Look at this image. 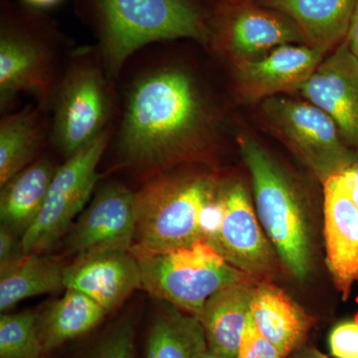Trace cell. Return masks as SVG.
<instances>
[{
	"label": "cell",
	"instance_id": "obj_1",
	"mask_svg": "<svg viewBox=\"0 0 358 358\" xmlns=\"http://www.w3.org/2000/svg\"><path fill=\"white\" fill-rule=\"evenodd\" d=\"M169 42L136 52L117 81L119 110L105 155L143 183L206 152L215 136L216 113L201 82Z\"/></svg>",
	"mask_w": 358,
	"mask_h": 358
},
{
	"label": "cell",
	"instance_id": "obj_2",
	"mask_svg": "<svg viewBox=\"0 0 358 358\" xmlns=\"http://www.w3.org/2000/svg\"><path fill=\"white\" fill-rule=\"evenodd\" d=\"M74 6L114 82L127 61L148 45L190 40L207 46L213 36L199 0H74Z\"/></svg>",
	"mask_w": 358,
	"mask_h": 358
},
{
	"label": "cell",
	"instance_id": "obj_3",
	"mask_svg": "<svg viewBox=\"0 0 358 358\" xmlns=\"http://www.w3.org/2000/svg\"><path fill=\"white\" fill-rule=\"evenodd\" d=\"M77 45L43 10L0 0V113L13 112L21 95L51 112Z\"/></svg>",
	"mask_w": 358,
	"mask_h": 358
},
{
	"label": "cell",
	"instance_id": "obj_4",
	"mask_svg": "<svg viewBox=\"0 0 358 358\" xmlns=\"http://www.w3.org/2000/svg\"><path fill=\"white\" fill-rule=\"evenodd\" d=\"M117 110V82L96 45L77 46L52 105L49 148L64 162L112 128Z\"/></svg>",
	"mask_w": 358,
	"mask_h": 358
},
{
	"label": "cell",
	"instance_id": "obj_5",
	"mask_svg": "<svg viewBox=\"0 0 358 358\" xmlns=\"http://www.w3.org/2000/svg\"><path fill=\"white\" fill-rule=\"evenodd\" d=\"M218 185L209 173L171 169L143 183L136 190V231L131 251L166 253L203 241L200 214Z\"/></svg>",
	"mask_w": 358,
	"mask_h": 358
},
{
	"label": "cell",
	"instance_id": "obj_6",
	"mask_svg": "<svg viewBox=\"0 0 358 358\" xmlns=\"http://www.w3.org/2000/svg\"><path fill=\"white\" fill-rule=\"evenodd\" d=\"M134 254L140 266L141 289L196 317L214 294L253 278L203 241L166 253Z\"/></svg>",
	"mask_w": 358,
	"mask_h": 358
},
{
	"label": "cell",
	"instance_id": "obj_7",
	"mask_svg": "<svg viewBox=\"0 0 358 358\" xmlns=\"http://www.w3.org/2000/svg\"><path fill=\"white\" fill-rule=\"evenodd\" d=\"M240 150L253 180L259 219L282 262L303 281L310 270L307 224L288 179L260 145L242 136Z\"/></svg>",
	"mask_w": 358,
	"mask_h": 358
},
{
	"label": "cell",
	"instance_id": "obj_8",
	"mask_svg": "<svg viewBox=\"0 0 358 358\" xmlns=\"http://www.w3.org/2000/svg\"><path fill=\"white\" fill-rule=\"evenodd\" d=\"M113 127L59 166L38 217L23 235L25 255L50 250L66 237L77 216L84 211L100 181L99 166Z\"/></svg>",
	"mask_w": 358,
	"mask_h": 358
},
{
	"label": "cell",
	"instance_id": "obj_9",
	"mask_svg": "<svg viewBox=\"0 0 358 358\" xmlns=\"http://www.w3.org/2000/svg\"><path fill=\"white\" fill-rule=\"evenodd\" d=\"M263 110L277 134L322 181L357 162V152L334 120L313 103L275 96L264 101Z\"/></svg>",
	"mask_w": 358,
	"mask_h": 358
},
{
	"label": "cell",
	"instance_id": "obj_10",
	"mask_svg": "<svg viewBox=\"0 0 358 358\" xmlns=\"http://www.w3.org/2000/svg\"><path fill=\"white\" fill-rule=\"evenodd\" d=\"M136 231V190L119 180L96 186L88 206L65 237L76 256L103 250H131Z\"/></svg>",
	"mask_w": 358,
	"mask_h": 358
},
{
	"label": "cell",
	"instance_id": "obj_11",
	"mask_svg": "<svg viewBox=\"0 0 358 358\" xmlns=\"http://www.w3.org/2000/svg\"><path fill=\"white\" fill-rule=\"evenodd\" d=\"M300 93L334 120L358 154V58L346 41L322 61Z\"/></svg>",
	"mask_w": 358,
	"mask_h": 358
},
{
	"label": "cell",
	"instance_id": "obj_12",
	"mask_svg": "<svg viewBox=\"0 0 358 358\" xmlns=\"http://www.w3.org/2000/svg\"><path fill=\"white\" fill-rule=\"evenodd\" d=\"M324 57L322 52L308 45H282L268 55L235 64L238 92L252 102L296 93Z\"/></svg>",
	"mask_w": 358,
	"mask_h": 358
},
{
	"label": "cell",
	"instance_id": "obj_13",
	"mask_svg": "<svg viewBox=\"0 0 358 358\" xmlns=\"http://www.w3.org/2000/svg\"><path fill=\"white\" fill-rule=\"evenodd\" d=\"M65 288L76 289L109 313L141 289L138 259L131 250H103L77 256L66 266Z\"/></svg>",
	"mask_w": 358,
	"mask_h": 358
},
{
	"label": "cell",
	"instance_id": "obj_14",
	"mask_svg": "<svg viewBox=\"0 0 358 358\" xmlns=\"http://www.w3.org/2000/svg\"><path fill=\"white\" fill-rule=\"evenodd\" d=\"M324 192L327 267L346 300L358 280V209L343 173L324 181Z\"/></svg>",
	"mask_w": 358,
	"mask_h": 358
},
{
	"label": "cell",
	"instance_id": "obj_15",
	"mask_svg": "<svg viewBox=\"0 0 358 358\" xmlns=\"http://www.w3.org/2000/svg\"><path fill=\"white\" fill-rule=\"evenodd\" d=\"M224 203L222 225L212 248L233 266L255 275L267 273L273 253L241 183L221 185Z\"/></svg>",
	"mask_w": 358,
	"mask_h": 358
},
{
	"label": "cell",
	"instance_id": "obj_16",
	"mask_svg": "<svg viewBox=\"0 0 358 358\" xmlns=\"http://www.w3.org/2000/svg\"><path fill=\"white\" fill-rule=\"evenodd\" d=\"M51 112L33 103L0 120V187L45 154L50 145Z\"/></svg>",
	"mask_w": 358,
	"mask_h": 358
},
{
	"label": "cell",
	"instance_id": "obj_17",
	"mask_svg": "<svg viewBox=\"0 0 358 358\" xmlns=\"http://www.w3.org/2000/svg\"><path fill=\"white\" fill-rule=\"evenodd\" d=\"M300 30L306 45L324 55L345 41L357 0H263Z\"/></svg>",
	"mask_w": 358,
	"mask_h": 358
},
{
	"label": "cell",
	"instance_id": "obj_18",
	"mask_svg": "<svg viewBox=\"0 0 358 358\" xmlns=\"http://www.w3.org/2000/svg\"><path fill=\"white\" fill-rule=\"evenodd\" d=\"M220 41L234 64L262 57L282 45L305 43L293 21L258 9L238 13L224 26Z\"/></svg>",
	"mask_w": 358,
	"mask_h": 358
},
{
	"label": "cell",
	"instance_id": "obj_19",
	"mask_svg": "<svg viewBox=\"0 0 358 358\" xmlns=\"http://www.w3.org/2000/svg\"><path fill=\"white\" fill-rule=\"evenodd\" d=\"M250 313L259 331L286 357L301 348L312 326L286 292L268 282L256 287Z\"/></svg>",
	"mask_w": 358,
	"mask_h": 358
},
{
	"label": "cell",
	"instance_id": "obj_20",
	"mask_svg": "<svg viewBox=\"0 0 358 358\" xmlns=\"http://www.w3.org/2000/svg\"><path fill=\"white\" fill-rule=\"evenodd\" d=\"M255 288L252 282L231 285L206 301L199 319L211 352L237 358Z\"/></svg>",
	"mask_w": 358,
	"mask_h": 358
},
{
	"label": "cell",
	"instance_id": "obj_21",
	"mask_svg": "<svg viewBox=\"0 0 358 358\" xmlns=\"http://www.w3.org/2000/svg\"><path fill=\"white\" fill-rule=\"evenodd\" d=\"M59 166L44 154L0 187L1 225L23 237L38 217Z\"/></svg>",
	"mask_w": 358,
	"mask_h": 358
},
{
	"label": "cell",
	"instance_id": "obj_22",
	"mask_svg": "<svg viewBox=\"0 0 358 358\" xmlns=\"http://www.w3.org/2000/svg\"><path fill=\"white\" fill-rule=\"evenodd\" d=\"M108 313L86 294L66 289L62 298L38 313L37 329L46 352L95 329Z\"/></svg>",
	"mask_w": 358,
	"mask_h": 358
},
{
	"label": "cell",
	"instance_id": "obj_23",
	"mask_svg": "<svg viewBox=\"0 0 358 358\" xmlns=\"http://www.w3.org/2000/svg\"><path fill=\"white\" fill-rule=\"evenodd\" d=\"M64 264L44 254H28L0 273V310L8 312L21 301L65 288Z\"/></svg>",
	"mask_w": 358,
	"mask_h": 358
},
{
	"label": "cell",
	"instance_id": "obj_24",
	"mask_svg": "<svg viewBox=\"0 0 358 358\" xmlns=\"http://www.w3.org/2000/svg\"><path fill=\"white\" fill-rule=\"evenodd\" d=\"M208 350L199 317L173 307L155 317L147 341V358H201Z\"/></svg>",
	"mask_w": 358,
	"mask_h": 358
},
{
	"label": "cell",
	"instance_id": "obj_25",
	"mask_svg": "<svg viewBox=\"0 0 358 358\" xmlns=\"http://www.w3.org/2000/svg\"><path fill=\"white\" fill-rule=\"evenodd\" d=\"M38 313H2L0 317V358H45L37 329Z\"/></svg>",
	"mask_w": 358,
	"mask_h": 358
},
{
	"label": "cell",
	"instance_id": "obj_26",
	"mask_svg": "<svg viewBox=\"0 0 358 358\" xmlns=\"http://www.w3.org/2000/svg\"><path fill=\"white\" fill-rule=\"evenodd\" d=\"M134 326L124 320L115 326L96 346L91 358H134Z\"/></svg>",
	"mask_w": 358,
	"mask_h": 358
},
{
	"label": "cell",
	"instance_id": "obj_27",
	"mask_svg": "<svg viewBox=\"0 0 358 358\" xmlns=\"http://www.w3.org/2000/svg\"><path fill=\"white\" fill-rule=\"evenodd\" d=\"M237 358H286V357L259 331L250 313L241 343H240Z\"/></svg>",
	"mask_w": 358,
	"mask_h": 358
},
{
	"label": "cell",
	"instance_id": "obj_28",
	"mask_svg": "<svg viewBox=\"0 0 358 358\" xmlns=\"http://www.w3.org/2000/svg\"><path fill=\"white\" fill-rule=\"evenodd\" d=\"M329 343L334 357L358 358V317L334 327Z\"/></svg>",
	"mask_w": 358,
	"mask_h": 358
},
{
	"label": "cell",
	"instance_id": "obj_29",
	"mask_svg": "<svg viewBox=\"0 0 358 358\" xmlns=\"http://www.w3.org/2000/svg\"><path fill=\"white\" fill-rule=\"evenodd\" d=\"M24 256L22 237L0 225V273L15 266Z\"/></svg>",
	"mask_w": 358,
	"mask_h": 358
},
{
	"label": "cell",
	"instance_id": "obj_30",
	"mask_svg": "<svg viewBox=\"0 0 358 358\" xmlns=\"http://www.w3.org/2000/svg\"><path fill=\"white\" fill-rule=\"evenodd\" d=\"M345 41L350 47V51L358 58V0H357V4H355L350 31H348Z\"/></svg>",
	"mask_w": 358,
	"mask_h": 358
},
{
	"label": "cell",
	"instance_id": "obj_31",
	"mask_svg": "<svg viewBox=\"0 0 358 358\" xmlns=\"http://www.w3.org/2000/svg\"><path fill=\"white\" fill-rule=\"evenodd\" d=\"M343 173L346 179V182H348V189L352 194L353 202L357 205L358 209V160Z\"/></svg>",
	"mask_w": 358,
	"mask_h": 358
},
{
	"label": "cell",
	"instance_id": "obj_32",
	"mask_svg": "<svg viewBox=\"0 0 358 358\" xmlns=\"http://www.w3.org/2000/svg\"><path fill=\"white\" fill-rule=\"evenodd\" d=\"M289 358H329L326 355L317 350V348L301 346L300 348L292 353Z\"/></svg>",
	"mask_w": 358,
	"mask_h": 358
},
{
	"label": "cell",
	"instance_id": "obj_33",
	"mask_svg": "<svg viewBox=\"0 0 358 358\" xmlns=\"http://www.w3.org/2000/svg\"><path fill=\"white\" fill-rule=\"evenodd\" d=\"M20 1L25 3L26 6L44 11L45 9L58 6L63 0H20Z\"/></svg>",
	"mask_w": 358,
	"mask_h": 358
},
{
	"label": "cell",
	"instance_id": "obj_34",
	"mask_svg": "<svg viewBox=\"0 0 358 358\" xmlns=\"http://www.w3.org/2000/svg\"><path fill=\"white\" fill-rule=\"evenodd\" d=\"M201 358H223L219 357V355H215V353L211 352L210 350H207L206 352L203 353Z\"/></svg>",
	"mask_w": 358,
	"mask_h": 358
}]
</instances>
